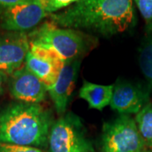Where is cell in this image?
Masks as SVG:
<instances>
[{
	"label": "cell",
	"instance_id": "6da1fadb",
	"mask_svg": "<svg viewBox=\"0 0 152 152\" xmlns=\"http://www.w3.org/2000/svg\"><path fill=\"white\" fill-rule=\"evenodd\" d=\"M50 17L58 26L112 37L134 25V12L133 0H80Z\"/></svg>",
	"mask_w": 152,
	"mask_h": 152
},
{
	"label": "cell",
	"instance_id": "7a4b0ae2",
	"mask_svg": "<svg viewBox=\"0 0 152 152\" xmlns=\"http://www.w3.org/2000/svg\"><path fill=\"white\" fill-rule=\"evenodd\" d=\"M53 122L50 112L41 104L11 103L0 110V143L46 146Z\"/></svg>",
	"mask_w": 152,
	"mask_h": 152
},
{
	"label": "cell",
	"instance_id": "3957f363",
	"mask_svg": "<svg viewBox=\"0 0 152 152\" xmlns=\"http://www.w3.org/2000/svg\"><path fill=\"white\" fill-rule=\"evenodd\" d=\"M30 44L52 49L64 62L79 58L87 49V40L79 31L45 22L28 36Z\"/></svg>",
	"mask_w": 152,
	"mask_h": 152
},
{
	"label": "cell",
	"instance_id": "277c9868",
	"mask_svg": "<svg viewBox=\"0 0 152 152\" xmlns=\"http://www.w3.org/2000/svg\"><path fill=\"white\" fill-rule=\"evenodd\" d=\"M48 152H95L80 118L72 113L60 117L51 126Z\"/></svg>",
	"mask_w": 152,
	"mask_h": 152
},
{
	"label": "cell",
	"instance_id": "5b68a950",
	"mask_svg": "<svg viewBox=\"0 0 152 152\" xmlns=\"http://www.w3.org/2000/svg\"><path fill=\"white\" fill-rule=\"evenodd\" d=\"M145 144L130 115L121 114L102 128V152H142Z\"/></svg>",
	"mask_w": 152,
	"mask_h": 152
},
{
	"label": "cell",
	"instance_id": "8992f818",
	"mask_svg": "<svg viewBox=\"0 0 152 152\" xmlns=\"http://www.w3.org/2000/svg\"><path fill=\"white\" fill-rule=\"evenodd\" d=\"M48 15L38 0L7 8L0 7V28L6 31L25 32L37 27Z\"/></svg>",
	"mask_w": 152,
	"mask_h": 152
},
{
	"label": "cell",
	"instance_id": "52a82bcc",
	"mask_svg": "<svg viewBox=\"0 0 152 152\" xmlns=\"http://www.w3.org/2000/svg\"><path fill=\"white\" fill-rule=\"evenodd\" d=\"M64 63L53 50L30 44V52L24 65L48 89L56 82Z\"/></svg>",
	"mask_w": 152,
	"mask_h": 152
},
{
	"label": "cell",
	"instance_id": "ba28073f",
	"mask_svg": "<svg viewBox=\"0 0 152 152\" xmlns=\"http://www.w3.org/2000/svg\"><path fill=\"white\" fill-rule=\"evenodd\" d=\"M30 52L26 32L6 31L0 34V71L10 75L24 66Z\"/></svg>",
	"mask_w": 152,
	"mask_h": 152
},
{
	"label": "cell",
	"instance_id": "9c48e42d",
	"mask_svg": "<svg viewBox=\"0 0 152 152\" xmlns=\"http://www.w3.org/2000/svg\"><path fill=\"white\" fill-rule=\"evenodd\" d=\"M8 82L11 96L17 102L40 104L46 99L47 86L25 65L10 75Z\"/></svg>",
	"mask_w": 152,
	"mask_h": 152
},
{
	"label": "cell",
	"instance_id": "30bf717a",
	"mask_svg": "<svg viewBox=\"0 0 152 152\" xmlns=\"http://www.w3.org/2000/svg\"><path fill=\"white\" fill-rule=\"evenodd\" d=\"M80 65V61L79 58L65 62L56 82L48 89V93L59 115L65 113L67 110L75 88Z\"/></svg>",
	"mask_w": 152,
	"mask_h": 152
},
{
	"label": "cell",
	"instance_id": "8fae6325",
	"mask_svg": "<svg viewBox=\"0 0 152 152\" xmlns=\"http://www.w3.org/2000/svg\"><path fill=\"white\" fill-rule=\"evenodd\" d=\"M141 91L128 82L118 81L114 85L111 108L120 114H137L145 106Z\"/></svg>",
	"mask_w": 152,
	"mask_h": 152
},
{
	"label": "cell",
	"instance_id": "7c38bea8",
	"mask_svg": "<svg viewBox=\"0 0 152 152\" xmlns=\"http://www.w3.org/2000/svg\"><path fill=\"white\" fill-rule=\"evenodd\" d=\"M114 85H98L85 80L79 91L80 98L86 101L89 107L102 111L110 105L113 97Z\"/></svg>",
	"mask_w": 152,
	"mask_h": 152
},
{
	"label": "cell",
	"instance_id": "4fadbf2b",
	"mask_svg": "<svg viewBox=\"0 0 152 152\" xmlns=\"http://www.w3.org/2000/svg\"><path fill=\"white\" fill-rule=\"evenodd\" d=\"M137 128L145 145L152 148V103H147L136 114Z\"/></svg>",
	"mask_w": 152,
	"mask_h": 152
},
{
	"label": "cell",
	"instance_id": "5bb4252c",
	"mask_svg": "<svg viewBox=\"0 0 152 152\" xmlns=\"http://www.w3.org/2000/svg\"><path fill=\"white\" fill-rule=\"evenodd\" d=\"M150 35L143 44L140 52V66L152 89V29L149 30Z\"/></svg>",
	"mask_w": 152,
	"mask_h": 152
},
{
	"label": "cell",
	"instance_id": "9a60e30c",
	"mask_svg": "<svg viewBox=\"0 0 152 152\" xmlns=\"http://www.w3.org/2000/svg\"><path fill=\"white\" fill-rule=\"evenodd\" d=\"M48 14H53L64 8H69L72 4L80 0H38Z\"/></svg>",
	"mask_w": 152,
	"mask_h": 152
},
{
	"label": "cell",
	"instance_id": "2e32d148",
	"mask_svg": "<svg viewBox=\"0 0 152 152\" xmlns=\"http://www.w3.org/2000/svg\"><path fill=\"white\" fill-rule=\"evenodd\" d=\"M146 22L148 30L152 29V0H134Z\"/></svg>",
	"mask_w": 152,
	"mask_h": 152
},
{
	"label": "cell",
	"instance_id": "e0dca14e",
	"mask_svg": "<svg viewBox=\"0 0 152 152\" xmlns=\"http://www.w3.org/2000/svg\"><path fill=\"white\" fill-rule=\"evenodd\" d=\"M0 152H43L39 148L0 143Z\"/></svg>",
	"mask_w": 152,
	"mask_h": 152
},
{
	"label": "cell",
	"instance_id": "ac0fdd59",
	"mask_svg": "<svg viewBox=\"0 0 152 152\" xmlns=\"http://www.w3.org/2000/svg\"><path fill=\"white\" fill-rule=\"evenodd\" d=\"M28 1H31V0H0V7L7 8V7L17 5L22 3H26Z\"/></svg>",
	"mask_w": 152,
	"mask_h": 152
},
{
	"label": "cell",
	"instance_id": "d6986e66",
	"mask_svg": "<svg viewBox=\"0 0 152 152\" xmlns=\"http://www.w3.org/2000/svg\"><path fill=\"white\" fill-rule=\"evenodd\" d=\"M9 81V75H6L5 73L0 71V97L4 92V89L7 82Z\"/></svg>",
	"mask_w": 152,
	"mask_h": 152
},
{
	"label": "cell",
	"instance_id": "ffe728a7",
	"mask_svg": "<svg viewBox=\"0 0 152 152\" xmlns=\"http://www.w3.org/2000/svg\"><path fill=\"white\" fill-rule=\"evenodd\" d=\"M142 152H143V151H142Z\"/></svg>",
	"mask_w": 152,
	"mask_h": 152
}]
</instances>
